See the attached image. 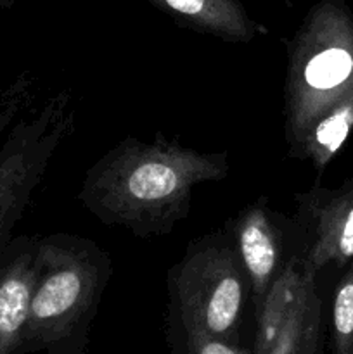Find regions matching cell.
I'll return each instance as SVG.
<instances>
[{"label":"cell","mask_w":353,"mask_h":354,"mask_svg":"<svg viewBox=\"0 0 353 354\" xmlns=\"http://www.w3.org/2000/svg\"><path fill=\"white\" fill-rule=\"evenodd\" d=\"M228 171L227 151H197L161 133L151 142L127 137L87 169L78 199L102 225L156 239L185 220L197 185Z\"/></svg>","instance_id":"6da1fadb"},{"label":"cell","mask_w":353,"mask_h":354,"mask_svg":"<svg viewBox=\"0 0 353 354\" xmlns=\"http://www.w3.org/2000/svg\"><path fill=\"white\" fill-rule=\"evenodd\" d=\"M353 93V12L346 0H317L287 41L284 138L300 159L311 128Z\"/></svg>","instance_id":"3957f363"},{"label":"cell","mask_w":353,"mask_h":354,"mask_svg":"<svg viewBox=\"0 0 353 354\" xmlns=\"http://www.w3.org/2000/svg\"><path fill=\"white\" fill-rule=\"evenodd\" d=\"M284 220L265 197L246 206L230 221V235L251 283L253 306H258L266 289L282 270Z\"/></svg>","instance_id":"52a82bcc"},{"label":"cell","mask_w":353,"mask_h":354,"mask_svg":"<svg viewBox=\"0 0 353 354\" xmlns=\"http://www.w3.org/2000/svg\"><path fill=\"white\" fill-rule=\"evenodd\" d=\"M166 287L165 322L241 341L251 283L228 232L190 242L180 261L168 270Z\"/></svg>","instance_id":"277c9868"},{"label":"cell","mask_w":353,"mask_h":354,"mask_svg":"<svg viewBox=\"0 0 353 354\" xmlns=\"http://www.w3.org/2000/svg\"><path fill=\"white\" fill-rule=\"evenodd\" d=\"M87 348H89V346H76V348L69 349V351L64 354H89L87 353Z\"/></svg>","instance_id":"9a60e30c"},{"label":"cell","mask_w":353,"mask_h":354,"mask_svg":"<svg viewBox=\"0 0 353 354\" xmlns=\"http://www.w3.org/2000/svg\"><path fill=\"white\" fill-rule=\"evenodd\" d=\"M38 239L12 237L0 251V354H23L38 270Z\"/></svg>","instance_id":"ba28073f"},{"label":"cell","mask_w":353,"mask_h":354,"mask_svg":"<svg viewBox=\"0 0 353 354\" xmlns=\"http://www.w3.org/2000/svg\"><path fill=\"white\" fill-rule=\"evenodd\" d=\"M16 2L17 0H0V10L10 9V7H14V3Z\"/></svg>","instance_id":"2e32d148"},{"label":"cell","mask_w":353,"mask_h":354,"mask_svg":"<svg viewBox=\"0 0 353 354\" xmlns=\"http://www.w3.org/2000/svg\"><path fill=\"white\" fill-rule=\"evenodd\" d=\"M327 344L331 354H353V259L345 266L332 290Z\"/></svg>","instance_id":"7c38bea8"},{"label":"cell","mask_w":353,"mask_h":354,"mask_svg":"<svg viewBox=\"0 0 353 354\" xmlns=\"http://www.w3.org/2000/svg\"><path fill=\"white\" fill-rule=\"evenodd\" d=\"M324 301L318 294L317 280H314L266 354H324Z\"/></svg>","instance_id":"8fae6325"},{"label":"cell","mask_w":353,"mask_h":354,"mask_svg":"<svg viewBox=\"0 0 353 354\" xmlns=\"http://www.w3.org/2000/svg\"><path fill=\"white\" fill-rule=\"evenodd\" d=\"M111 266L109 254L92 239L64 232L38 239V270L23 354H64L89 346Z\"/></svg>","instance_id":"7a4b0ae2"},{"label":"cell","mask_w":353,"mask_h":354,"mask_svg":"<svg viewBox=\"0 0 353 354\" xmlns=\"http://www.w3.org/2000/svg\"><path fill=\"white\" fill-rule=\"evenodd\" d=\"M165 335L173 354H253V349L242 341L215 337L170 322H165Z\"/></svg>","instance_id":"4fadbf2b"},{"label":"cell","mask_w":353,"mask_h":354,"mask_svg":"<svg viewBox=\"0 0 353 354\" xmlns=\"http://www.w3.org/2000/svg\"><path fill=\"white\" fill-rule=\"evenodd\" d=\"M314 280H317V275L308 268L303 256H291L284 263L279 275L273 279L265 296L255 308L256 330L251 346L253 354H266L270 351L305 289Z\"/></svg>","instance_id":"30bf717a"},{"label":"cell","mask_w":353,"mask_h":354,"mask_svg":"<svg viewBox=\"0 0 353 354\" xmlns=\"http://www.w3.org/2000/svg\"><path fill=\"white\" fill-rule=\"evenodd\" d=\"M75 93L62 88L31 106L6 133L0 147V251L12 239L52 159L76 128Z\"/></svg>","instance_id":"5b68a950"},{"label":"cell","mask_w":353,"mask_h":354,"mask_svg":"<svg viewBox=\"0 0 353 354\" xmlns=\"http://www.w3.org/2000/svg\"><path fill=\"white\" fill-rule=\"evenodd\" d=\"M37 88L38 78L31 69L17 73L10 82L0 85V138L33 106Z\"/></svg>","instance_id":"5bb4252c"},{"label":"cell","mask_w":353,"mask_h":354,"mask_svg":"<svg viewBox=\"0 0 353 354\" xmlns=\"http://www.w3.org/2000/svg\"><path fill=\"white\" fill-rule=\"evenodd\" d=\"M179 26L227 44H249L269 35L241 0H147Z\"/></svg>","instance_id":"9c48e42d"},{"label":"cell","mask_w":353,"mask_h":354,"mask_svg":"<svg viewBox=\"0 0 353 354\" xmlns=\"http://www.w3.org/2000/svg\"><path fill=\"white\" fill-rule=\"evenodd\" d=\"M296 221L310 242L303 256L318 275L325 266L345 268L353 259V176L336 189L320 185L294 194Z\"/></svg>","instance_id":"8992f818"}]
</instances>
